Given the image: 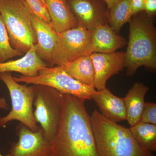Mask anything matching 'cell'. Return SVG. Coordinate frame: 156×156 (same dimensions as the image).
<instances>
[{
	"mask_svg": "<svg viewBox=\"0 0 156 156\" xmlns=\"http://www.w3.org/2000/svg\"><path fill=\"white\" fill-rule=\"evenodd\" d=\"M140 145L147 150L156 151V125L139 122L129 128Z\"/></svg>",
	"mask_w": 156,
	"mask_h": 156,
	"instance_id": "obj_19",
	"label": "cell"
},
{
	"mask_svg": "<svg viewBox=\"0 0 156 156\" xmlns=\"http://www.w3.org/2000/svg\"><path fill=\"white\" fill-rule=\"evenodd\" d=\"M62 66L68 74L76 80L94 88L95 71L91 54L82 56Z\"/></svg>",
	"mask_w": 156,
	"mask_h": 156,
	"instance_id": "obj_18",
	"label": "cell"
},
{
	"mask_svg": "<svg viewBox=\"0 0 156 156\" xmlns=\"http://www.w3.org/2000/svg\"><path fill=\"white\" fill-rule=\"evenodd\" d=\"M153 17L144 11L129 20L130 31L126 52L125 67L127 75L133 76L139 67L156 69V30Z\"/></svg>",
	"mask_w": 156,
	"mask_h": 156,
	"instance_id": "obj_3",
	"label": "cell"
},
{
	"mask_svg": "<svg viewBox=\"0 0 156 156\" xmlns=\"http://www.w3.org/2000/svg\"><path fill=\"white\" fill-rule=\"evenodd\" d=\"M149 88L141 83H135L124 98L126 111V120L130 127L140 122Z\"/></svg>",
	"mask_w": 156,
	"mask_h": 156,
	"instance_id": "obj_17",
	"label": "cell"
},
{
	"mask_svg": "<svg viewBox=\"0 0 156 156\" xmlns=\"http://www.w3.org/2000/svg\"><path fill=\"white\" fill-rule=\"evenodd\" d=\"M32 11L25 0H0V15L12 48L23 53L37 43Z\"/></svg>",
	"mask_w": 156,
	"mask_h": 156,
	"instance_id": "obj_4",
	"label": "cell"
},
{
	"mask_svg": "<svg viewBox=\"0 0 156 156\" xmlns=\"http://www.w3.org/2000/svg\"><path fill=\"white\" fill-rule=\"evenodd\" d=\"M119 0H104L107 7V9H110Z\"/></svg>",
	"mask_w": 156,
	"mask_h": 156,
	"instance_id": "obj_27",
	"label": "cell"
},
{
	"mask_svg": "<svg viewBox=\"0 0 156 156\" xmlns=\"http://www.w3.org/2000/svg\"><path fill=\"white\" fill-rule=\"evenodd\" d=\"M78 22L92 32L98 26L108 23L104 0H68Z\"/></svg>",
	"mask_w": 156,
	"mask_h": 156,
	"instance_id": "obj_10",
	"label": "cell"
},
{
	"mask_svg": "<svg viewBox=\"0 0 156 156\" xmlns=\"http://www.w3.org/2000/svg\"><path fill=\"white\" fill-rule=\"evenodd\" d=\"M33 14L45 22L50 23V17L47 7L41 0H25Z\"/></svg>",
	"mask_w": 156,
	"mask_h": 156,
	"instance_id": "obj_22",
	"label": "cell"
},
{
	"mask_svg": "<svg viewBox=\"0 0 156 156\" xmlns=\"http://www.w3.org/2000/svg\"><path fill=\"white\" fill-rule=\"evenodd\" d=\"M64 95L61 122L51 143L52 156H98L86 100Z\"/></svg>",
	"mask_w": 156,
	"mask_h": 156,
	"instance_id": "obj_1",
	"label": "cell"
},
{
	"mask_svg": "<svg viewBox=\"0 0 156 156\" xmlns=\"http://www.w3.org/2000/svg\"><path fill=\"white\" fill-rule=\"evenodd\" d=\"M45 67H48V65L37 55L34 45L22 58L0 62V73L14 72L24 76L33 77L37 76L39 71Z\"/></svg>",
	"mask_w": 156,
	"mask_h": 156,
	"instance_id": "obj_14",
	"label": "cell"
},
{
	"mask_svg": "<svg viewBox=\"0 0 156 156\" xmlns=\"http://www.w3.org/2000/svg\"><path fill=\"white\" fill-rule=\"evenodd\" d=\"M17 83L41 85L52 87L63 94H69L82 99H92L98 91L80 83L71 76L62 66L45 67L40 70L37 76L33 77L24 76H13Z\"/></svg>",
	"mask_w": 156,
	"mask_h": 156,
	"instance_id": "obj_7",
	"label": "cell"
},
{
	"mask_svg": "<svg viewBox=\"0 0 156 156\" xmlns=\"http://www.w3.org/2000/svg\"><path fill=\"white\" fill-rule=\"evenodd\" d=\"M126 44V39L118 34L108 23L98 26L92 32L93 53H114Z\"/></svg>",
	"mask_w": 156,
	"mask_h": 156,
	"instance_id": "obj_16",
	"label": "cell"
},
{
	"mask_svg": "<svg viewBox=\"0 0 156 156\" xmlns=\"http://www.w3.org/2000/svg\"><path fill=\"white\" fill-rule=\"evenodd\" d=\"M0 80L9 90L12 104L9 113L5 116H0V127L5 128L7 124L15 120L32 131H38L40 128L34 115V85L29 87L20 84L14 80L11 73H0Z\"/></svg>",
	"mask_w": 156,
	"mask_h": 156,
	"instance_id": "obj_6",
	"label": "cell"
},
{
	"mask_svg": "<svg viewBox=\"0 0 156 156\" xmlns=\"http://www.w3.org/2000/svg\"><path fill=\"white\" fill-rule=\"evenodd\" d=\"M92 99L99 107L101 113L111 121L117 123L126 120L124 98L115 96L107 88L92 95Z\"/></svg>",
	"mask_w": 156,
	"mask_h": 156,
	"instance_id": "obj_13",
	"label": "cell"
},
{
	"mask_svg": "<svg viewBox=\"0 0 156 156\" xmlns=\"http://www.w3.org/2000/svg\"><path fill=\"white\" fill-rule=\"evenodd\" d=\"M145 0H130V14L133 15L144 11Z\"/></svg>",
	"mask_w": 156,
	"mask_h": 156,
	"instance_id": "obj_24",
	"label": "cell"
},
{
	"mask_svg": "<svg viewBox=\"0 0 156 156\" xmlns=\"http://www.w3.org/2000/svg\"><path fill=\"white\" fill-rule=\"evenodd\" d=\"M0 156H10V154H9V153L5 155H3L2 154H0Z\"/></svg>",
	"mask_w": 156,
	"mask_h": 156,
	"instance_id": "obj_28",
	"label": "cell"
},
{
	"mask_svg": "<svg viewBox=\"0 0 156 156\" xmlns=\"http://www.w3.org/2000/svg\"><path fill=\"white\" fill-rule=\"evenodd\" d=\"M144 11L149 16L154 17L156 14V0H145Z\"/></svg>",
	"mask_w": 156,
	"mask_h": 156,
	"instance_id": "obj_25",
	"label": "cell"
},
{
	"mask_svg": "<svg viewBox=\"0 0 156 156\" xmlns=\"http://www.w3.org/2000/svg\"><path fill=\"white\" fill-rule=\"evenodd\" d=\"M16 131L18 140L11 144L10 156H52L51 143L41 128L34 131L20 123Z\"/></svg>",
	"mask_w": 156,
	"mask_h": 156,
	"instance_id": "obj_9",
	"label": "cell"
},
{
	"mask_svg": "<svg viewBox=\"0 0 156 156\" xmlns=\"http://www.w3.org/2000/svg\"><path fill=\"white\" fill-rule=\"evenodd\" d=\"M51 65L62 66L93 53L92 32L80 23L76 27L58 33Z\"/></svg>",
	"mask_w": 156,
	"mask_h": 156,
	"instance_id": "obj_8",
	"label": "cell"
},
{
	"mask_svg": "<svg viewBox=\"0 0 156 156\" xmlns=\"http://www.w3.org/2000/svg\"><path fill=\"white\" fill-rule=\"evenodd\" d=\"M34 116L40 124L44 135L52 143L62 118L64 106V94L52 87L34 85Z\"/></svg>",
	"mask_w": 156,
	"mask_h": 156,
	"instance_id": "obj_5",
	"label": "cell"
},
{
	"mask_svg": "<svg viewBox=\"0 0 156 156\" xmlns=\"http://www.w3.org/2000/svg\"><path fill=\"white\" fill-rule=\"evenodd\" d=\"M32 23L36 37L35 44L37 55L42 60L52 64L53 52L58 43V33L50 23L40 19L33 13Z\"/></svg>",
	"mask_w": 156,
	"mask_h": 156,
	"instance_id": "obj_12",
	"label": "cell"
},
{
	"mask_svg": "<svg viewBox=\"0 0 156 156\" xmlns=\"http://www.w3.org/2000/svg\"><path fill=\"white\" fill-rule=\"evenodd\" d=\"M90 120L98 156H155L140 145L129 128L108 119L97 110Z\"/></svg>",
	"mask_w": 156,
	"mask_h": 156,
	"instance_id": "obj_2",
	"label": "cell"
},
{
	"mask_svg": "<svg viewBox=\"0 0 156 156\" xmlns=\"http://www.w3.org/2000/svg\"><path fill=\"white\" fill-rule=\"evenodd\" d=\"M24 54L11 46L8 32L0 15V62H5L10 58Z\"/></svg>",
	"mask_w": 156,
	"mask_h": 156,
	"instance_id": "obj_21",
	"label": "cell"
},
{
	"mask_svg": "<svg viewBox=\"0 0 156 156\" xmlns=\"http://www.w3.org/2000/svg\"><path fill=\"white\" fill-rule=\"evenodd\" d=\"M140 122L156 125V104L146 102Z\"/></svg>",
	"mask_w": 156,
	"mask_h": 156,
	"instance_id": "obj_23",
	"label": "cell"
},
{
	"mask_svg": "<svg viewBox=\"0 0 156 156\" xmlns=\"http://www.w3.org/2000/svg\"><path fill=\"white\" fill-rule=\"evenodd\" d=\"M50 17V24L58 33L77 26L79 22L68 0H45Z\"/></svg>",
	"mask_w": 156,
	"mask_h": 156,
	"instance_id": "obj_15",
	"label": "cell"
},
{
	"mask_svg": "<svg viewBox=\"0 0 156 156\" xmlns=\"http://www.w3.org/2000/svg\"><path fill=\"white\" fill-rule=\"evenodd\" d=\"M0 109L6 110L9 109V105L5 98L0 97Z\"/></svg>",
	"mask_w": 156,
	"mask_h": 156,
	"instance_id": "obj_26",
	"label": "cell"
},
{
	"mask_svg": "<svg viewBox=\"0 0 156 156\" xmlns=\"http://www.w3.org/2000/svg\"><path fill=\"white\" fill-rule=\"evenodd\" d=\"M41 1L42 2H43V3H44V4L45 5H46V4H45V0H41Z\"/></svg>",
	"mask_w": 156,
	"mask_h": 156,
	"instance_id": "obj_29",
	"label": "cell"
},
{
	"mask_svg": "<svg viewBox=\"0 0 156 156\" xmlns=\"http://www.w3.org/2000/svg\"><path fill=\"white\" fill-rule=\"evenodd\" d=\"M131 17L130 0H119L108 10V23L117 33Z\"/></svg>",
	"mask_w": 156,
	"mask_h": 156,
	"instance_id": "obj_20",
	"label": "cell"
},
{
	"mask_svg": "<svg viewBox=\"0 0 156 156\" xmlns=\"http://www.w3.org/2000/svg\"><path fill=\"white\" fill-rule=\"evenodd\" d=\"M91 57L95 71L94 88L97 91L106 88L108 80L125 67L126 52L93 53Z\"/></svg>",
	"mask_w": 156,
	"mask_h": 156,
	"instance_id": "obj_11",
	"label": "cell"
}]
</instances>
